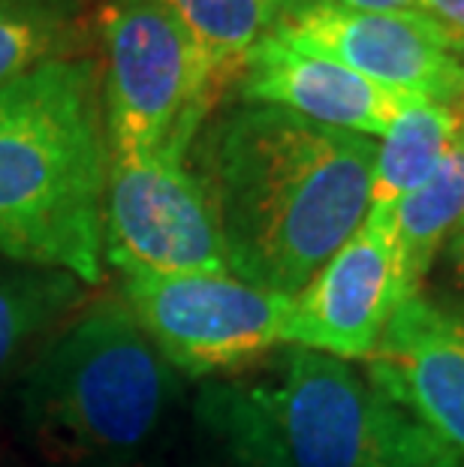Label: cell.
Wrapping results in <instances>:
<instances>
[{"instance_id": "obj_17", "label": "cell", "mask_w": 464, "mask_h": 467, "mask_svg": "<svg viewBox=\"0 0 464 467\" xmlns=\"http://www.w3.org/2000/svg\"><path fill=\"white\" fill-rule=\"evenodd\" d=\"M211 67L217 85L230 91L244 61L278 22L274 0H163Z\"/></svg>"}, {"instance_id": "obj_4", "label": "cell", "mask_w": 464, "mask_h": 467, "mask_svg": "<svg viewBox=\"0 0 464 467\" xmlns=\"http://www.w3.org/2000/svg\"><path fill=\"white\" fill-rule=\"evenodd\" d=\"M103 55V112L112 157L187 161L226 94L163 0H103L94 16Z\"/></svg>"}, {"instance_id": "obj_8", "label": "cell", "mask_w": 464, "mask_h": 467, "mask_svg": "<svg viewBox=\"0 0 464 467\" xmlns=\"http://www.w3.org/2000/svg\"><path fill=\"white\" fill-rule=\"evenodd\" d=\"M272 36L332 57L392 91L464 115V36L428 13H356L304 6L281 13Z\"/></svg>"}, {"instance_id": "obj_6", "label": "cell", "mask_w": 464, "mask_h": 467, "mask_svg": "<svg viewBox=\"0 0 464 467\" xmlns=\"http://www.w3.org/2000/svg\"><path fill=\"white\" fill-rule=\"evenodd\" d=\"M121 302L166 362L187 377L244 371L284 344L290 296L232 275H133Z\"/></svg>"}, {"instance_id": "obj_13", "label": "cell", "mask_w": 464, "mask_h": 467, "mask_svg": "<svg viewBox=\"0 0 464 467\" xmlns=\"http://www.w3.org/2000/svg\"><path fill=\"white\" fill-rule=\"evenodd\" d=\"M85 305L88 286L70 272L0 263V377L22 371Z\"/></svg>"}, {"instance_id": "obj_14", "label": "cell", "mask_w": 464, "mask_h": 467, "mask_svg": "<svg viewBox=\"0 0 464 467\" xmlns=\"http://www.w3.org/2000/svg\"><path fill=\"white\" fill-rule=\"evenodd\" d=\"M404 299L419 296L434 260L464 230V127L443 163L389 208Z\"/></svg>"}, {"instance_id": "obj_22", "label": "cell", "mask_w": 464, "mask_h": 467, "mask_svg": "<svg viewBox=\"0 0 464 467\" xmlns=\"http://www.w3.org/2000/svg\"><path fill=\"white\" fill-rule=\"evenodd\" d=\"M4 467H6V464H4Z\"/></svg>"}, {"instance_id": "obj_12", "label": "cell", "mask_w": 464, "mask_h": 467, "mask_svg": "<svg viewBox=\"0 0 464 467\" xmlns=\"http://www.w3.org/2000/svg\"><path fill=\"white\" fill-rule=\"evenodd\" d=\"M193 431L200 467H295L263 383H205L193 401Z\"/></svg>"}, {"instance_id": "obj_3", "label": "cell", "mask_w": 464, "mask_h": 467, "mask_svg": "<svg viewBox=\"0 0 464 467\" xmlns=\"http://www.w3.org/2000/svg\"><path fill=\"white\" fill-rule=\"evenodd\" d=\"M179 395L175 368L121 299L85 305L15 374L13 422L48 467H145Z\"/></svg>"}, {"instance_id": "obj_10", "label": "cell", "mask_w": 464, "mask_h": 467, "mask_svg": "<svg viewBox=\"0 0 464 467\" xmlns=\"http://www.w3.org/2000/svg\"><path fill=\"white\" fill-rule=\"evenodd\" d=\"M368 380L464 462V311L413 296L368 359Z\"/></svg>"}, {"instance_id": "obj_20", "label": "cell", "mask_w": 464, "mask_h": 467, "mask_svg": "<svg viewBox=\"0 0 464 467\" xmlns=\"http://www.w3.org/2000/svg\"><path fill=\"white\" fill-rule=\"evenodd\" d=\"M443 251H447V263H449L452 281H456L461 290H464V230L452 235L449 244L443 247Z\"/></svg>"}, {"instance_id": "obj_19", "label": "cell", "mask_w": 464, "mask_h": 467, "mask_svg": "<svg viewBox=\"0 0 464 467\" xmlns=\"http://www.w3.org/2000/svg\"><path fill=\"white\" fill-rule=\"evenodd\" d=\"M422 9L449 31L464 36V0H422Z\"/></svg>"}, {"instance_id": "obj_11", "label": "cell", "mask_w": 464, "mask_h": 467, "mask_svg": "<svg viewBox=\"0 0 464 467\" xmlns=\"http://www.w3.org/2000/svg\"><path fill=\"white\" fill-rule=\"evenodd\" d=\"M235 91L242 103L278 106L314 124L368 139L387 136L410 100H417L272 34L248 55Z\"/></svg>"}, {"instance_id": "obj_7", "label": "cell", "mask_w": 464, "mask_h": 467, "mask_svg": "<svg viewBox=\"0 0 464 467\" xmlns=\"http://www.w3.org/2000/svg\"><path fill=\"white\" fill-rule=\"evenodd\" d=\"M103 263L133 275H230L214 208L187 161L112 157Z\"/></svg>"}, {"instance_id": "obj_16", "label": "cell", "mask_w": 464, "mask_h": 467, "mask_svg": "<svg viewBox=\"0 0 464 467\" xmlns=\"http://www.w3.org/2000/svg\"><path fill=\"white\" fill-rule=\"evenodd\" d=\"M464 115L431 103L426 97L410 100L377 145L371 172V208H392L404 193L419 187L443 163L459 139Z\"/></svg>"}, {"instance_id": "obj_21", "label": "cell", "mask_w": 464, "mask_h": 467, "mask_svg": "<svg viewBox=\"0 0 464 467\" xmlns=\"http://www.w3.org/2000/svg\"><path fill=\"white\" fill-rule=\"evenodd\" d=\"M187 467H200V462H196V455H193V459H191V464H187Z\"/></svg>"}, {"instance_id": "obj_1", "label": "cell", "mask_w": 464, "mask_h": 467, "mask_svg": "<svg viewBox=\"0 0 464 467\" xmlns=\"http://www.w3.org/2000/svg\"><path fill=\"white\" fill-rule=\"evenodd\" d=\"M187 157L214 208L230 275L290 299L371 208L377 142L278 106H226Z\"/></svg>"}, {"instance_id": "obj_18", "label": "cell", "mask_w": 464, "mask_h": 467, "mask_svg": "<svg viewBox=\"0 0 464 467\" xmlns=\"http://www.w3.org/2000/svg\"><path fill=\"white\" fill-rule=\"evenodd\" d=\"M278 16L304 6H329V9H356V13H426L422 0H274Z\"/></svg>"}, {"instance_id": "obj_5", "label": "cell", "mask_w": 464, "mask_h": 467, "mask_svg": "<svg viewBox=\"0 0 464 467\" xmlns=\"http://www.w3.org/2000/svg\"><path fill=\"white\" fill-rule=\"evenodd\" d=\"M269 401L295 467H464L356 368L293 347Z\"/></svg>"}, {"instance_id": "obj_9", "label": "cell", "mask_w": 464, "mask_h": 467, "mask_svg": "<svg viewBox=\"0 0 464 467\" xmlns=\"http://www.w3.org/2000/svg\"><path fill=\"white\" fill-rule=\"evenodd\" d=\"M401 302L392 214L368 208L359 230L293 299L284 344L368 362Z\"/></svg>"}, {"instance_id": "obj_15", "label": "cell", "mask_w": 464, "mask_h": 467, "mask_svg": "<svg viewBox=\"0 0 464 467\" xmlns=\"http://www.w3.org/2000/svg\"><path fill=\"white\" fill-rule=\"evenodd\" d=\"M91 0H0V88L61 57L91 55Z\"/></svg>"}, {"instance_id": "obj_2", "label": "cell", "mask_w": 464, "mask_h": 467, "mask_svg": "<svg viewBox=\"0 0 464 467\" xmlns=\"http://www.w3.org/2000/svg\"><path fill=\"white\" fill-rule=\"evenodd\" d=\"M108 166L100 55L48 61L0 88V260L103 284Z\"/></svg>"}]
</instances>
